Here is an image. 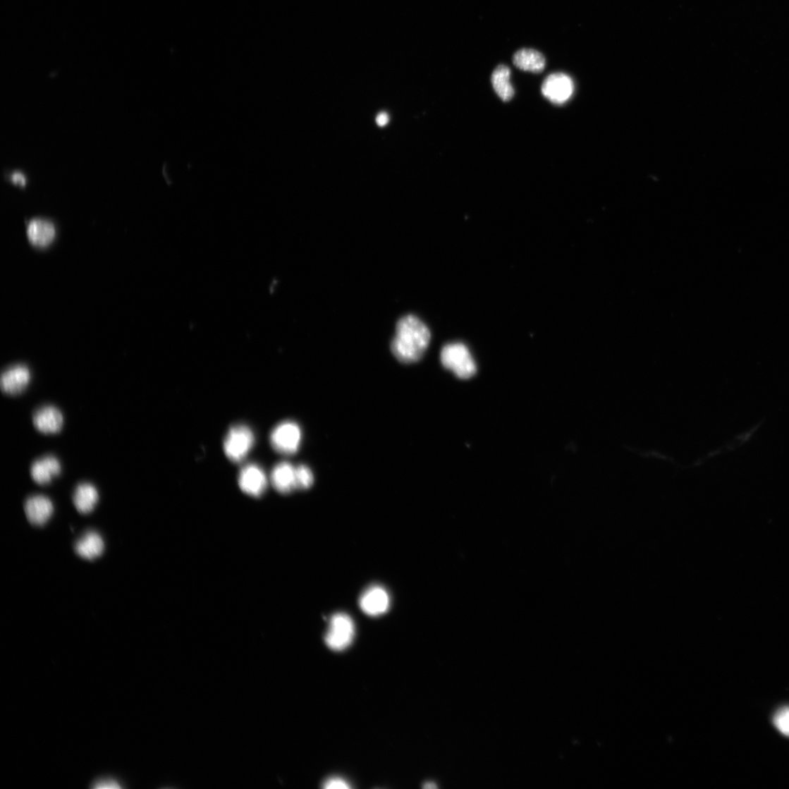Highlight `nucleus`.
<instances>
[{"mask_svg": "<svg viewBox=\"0 0 789 789\" xmlns=\"http://www.w3.org/2000/svg\"><path fill=\"white\" fill-rule=\"evenodd\" d=\"M431 338V331L426 324L414 315H408L397 323L391 350L400 362H415L427 352Z\"/></svg>", "mask_w": 789, "mask_h": 789, "instance_id": "nucleus-1", "label": "nucleus"}, {"mask_svg": "<svg viewBox=\"0 0 789 789\" xmlns=\"http://www.w3.org/2000/svg\"><path fill=\"white\" fill-rule=\"evenodd\" d=\"M443 367L462 379L472 378L477 372L475 361L468 348L462 343L445 345L440 354Z\"/></svg>", "mask_w": 789, "mask_h": 789, "instance_id": "nucleus-2", "label": "nucleus"}, {"mask_svg": "<svg viewBox=\"0 0 789 789\" xmlns=\"http://www.w3.org/2000/svg\"><path fill=\"white\" fill-rule=\"evenodd\" d=\"M254 442L252 431L245 424H237L231 428L225 439L226 455L233 463L241 462L250 452Z\"/></svg>", "mask_w": 789, "mask_h": 789, "instance_id": "nucleus-3", "label": "nucleus"}, {"mask_svg": "<svg viewBox=\"0 0 789 789\" xmlns=\"http://www.w3.org/2000/svg\"><path fill=\"white\" fill-rule=\"evenodd\" d=\"M355 624L353 619L345 613H337L330 619L328 632L325 640L327 645L334 651L347 649L355 637Z\"/></svg>", "mask_w": 789, "mask_h": 789, "instance_id": "nucleus-4", "label": "nucleus"}, {"mask_svg": "<svg viewBox=\"0 0 789 789\" xmlns=\"http://www.w3.org/2000/svg\"><path fill=\"white\" fill-rule=\"evenodd\" d=\"M302 439L301 430L294 422L280 423L271 434L274 449L283 455H291L298 452Z\"/></svg>", "mask_w": 789, "mask_h": 789, "instance_id": "nucleus-5", "label": "nucleus"}, {"mask_svg": "<svg viewBox=\"0 0 789 789\" xmlns=\"http://www.w3.org/2000/svg\"><path fill=\"white\" fill-rule=\"evenodd\" d=\"M575 90L570 76L563 73H555L546 78L541 91L543 96L555 105H563L572 97Z\"/></svg>", "mask_w": 789, "mask_h": 789, "instance_id": "nucleus-6", "label": "nucleus"}, {"mask_svg": "<svg viewBox=\"0 0 789 789\" xmlns=\"http://www.w3.org/2000/svg\"><path fill=\"white\" fill-rule=\"evenodd\" d=\"M359 604L364 613L379 616L390 608L391 599L388 592L380 585H372L362 593Z\"/></svg>", "mask_w": 789, "mask_h": 789, "instance_id": "nucleus-7", "label": "nucleus"}, {"mask_svg": "<svg viewBox=\"0 0 789 789\" xmlns=\"http://www.w3.org/2000/svg\"><path fill=\"white\" fill-rule=\"evenodd\" d=\"M238 484L242 491L254 497L261 496L268 487L265 472L255 464L247 465L240 470Z\"/></svg>", "mask_w": 789, "mask_h": 789, "instance_id": "nucleus-8", "label": "nucleus"}, {"mask_svg": "<svg viewBox=\"0 0 789 789\" xmlns=\"http://www.w3.org/2000/svg\"><path fill=\"white\" fill-rule=\"evenodd\" d=\"M30 369L23 364L11 367L5 370L0 378L2 391L10 396H16L24 392L31 380Z\"/></svg>", "mask_w": 789, "mask_h": 789, "instance_id": "nucleus-9", "label": "nucleus"}, {"mask_svg": "<svg viewBox=\"0 0 789 789\" xmlns=\"http://www.w3.org/2000/svg\"><path fill=\"white\" fill-rule=\"evenodd\" d=\"M32 421L38 432L51 434H56L63 429L64 417L62 412L55 407L45 406L34 413Z\"/></svg>", "mask_w": 789, "mask_h": 789, "instance_id": "nucleus-10", "label": "nucleus"}, {"mask_svg": "<svg viewBox=\"0 0 789 789\" xmlns=\"http://www.w3.org/2000/svg\"><path fill=\"white\" fill-rule=\"evenodd\" d=\"M25 510L28 520L35 525H44L54 513L52 501L47 496L35 495L25 502Z\"/></svg>", "mask_w": 789, "mask_h": 789, "instance_id": "nucleus-11", "label": "nucleus"}, {"mask_svg": "<svg viewBox=\"0 0 789 789\" xmlns=\"http://www.w3.org/2000/svg\"><path fill=\"white\" fill-rule=\"evenodd\" d=\"M62 470L59 460L54 456L47 455L35 460L30 469L32 479L38 484L50 483Z\"/></svg>", "mask_w": 789, "mask_h": 789, "instance_id": "nucleus-12", "label": "nucleus"}, {"mask_svg": "<svg viewBox=\"0 0 789 789\" xmlns=\"http://www.w3.org/2000/svg\"><path fill=\"white\" fill-rule=\"evenodd\" d=\"M271 482L278 492L283 494L291 493L296 489L295 467L288 462L278 463L272 471Z\"/></svg>", "mask_w": 789, "mask_h": 789, "instance_id": "nucleus-13", "label": "nucleus"}, {"mask_svg": "<svg viewBox=\"0 0 789 789\" xmlns=\"http://www.w3.org/2000/svg\"><path fill=\"white\" fill-rule=\"evenodd\" d=\"M513 62L518 69L534 73H542L546 65L544 55L532 49H522L516 51Z\"/></svg>", "mask_w": 789, "mask_h": 789, "instance_id": "nucleus-14", "label": "nucleus"}, {"mask_svg": "<svg viewBox=\"0 0 789 789\" xmlns=\"http://www.w3.org/2000/svg\"><path fill=\"white\" fill-rule=\"evenodd\" d=\"M27 233L32 245L45 247L54 238L56 231L51 222L43 219H35L30 221Z\"/></svg>", "mask_w": 789, "mask_h": 789, "instance_id": "nucleus-15", "label": "nucleus"}, {"mask_svg": "<svg viewBox=\"0 0 789 789\" xmlns=\"http://www.w3.org/2000/svg\"><path fill=\"white\" fill-rule=\"evenodd\" d=\"M105 549L104 541L94 532H89L75 544L76 553L84 559L92 561L103 554Z\"/></svg>", "mask_w": 789, "mask_h": 789, "instance_id": "nucleus-16", "label": "nucleus"}, {"mask_svg": "<svg viewBox=\"0 0 789 789\" xmlns=\"http://www.w3.org/2000/svg\"><path fill=\"white\" fill-rule=\"evenodd\" d=\"M99 500L97 489L90 483L78 485L73 495V503L76 510L82 514H89L95 508Z\"/></svg>", "mask_w": 789, "mask_h": 789, "instance_id": "nucleus-17", "label": "nucleus"}, {"mask_svg": "<svg viewBox=\"0 0 789 789\" xmlns=\"http://www.w3.org/2000/svg\"><path fill=\"white\" fill-rule=\"evenodd\" d=\"M511 70L506 65H499L494 71L491 75L493 87L503 102H508L515 94L514 88L510 82Z\"/></svg>", "mask_w": 789, "mask_h": 789, "instance_id": "nucleus-18", "label": "nucleus"}, {"mask_svg": "<svg viewBox=\"0 0 789 789\" xmlns=\"http://www.w3.org/2000/svg\"><path fill=\"white\" fill-rule=\"evenodd\" d=\"M314 481V475L306 465H299L295 467L296 489L307 490L312 487Z\"/></svg>", "mask_w": 789, "mask_h": 789, "instance_id": "nucleus-19", "label": "nucleus"}, {"mask_svg": "<svg viewBox=\"0 0 789 789\" xmlns=\"http://www.w3.org/2000/svg\"><path fill=\"white\" fill-rule=\"evenodd\" d=\"M773 723L783 735L789 737V707L778 711L773 717Z\"/></svg>", "mask_w": 789, "mask_h": 789, "instance_id": "nucleus-20", "label": "nucleus"}, {"mask_svg": "<svg viewBox=\"0 0 789 789\" xmlns=\"http://www.w3.org/2000/svg\"><path fill=\"white\" fill-rule=\"evenodd\" d=\"M324 788L326 789H348L350 788L349 783L341 778L334 777L328 779L324 783Z\"/></svg>", "mask_w": 789, "mask_h": 789, "instance_id": "nucleus-21", "label": "nucleus"}, {"mask_svg": "<svg viewBox=\"0 0 789 789\" xmlns=\"http://www.w3.org/2000/svg\"><path fill=\"white\" fill-rule=\"evenodd\" d=\"M94 788H98V789H113V788H119L120 785H119L118 781H116L114 779L103 778V779H99L97 781H95L94 784Z\"/></svg>", "mask_w": 789, "mask_h": 789, "instance_id": "nucleus-22", "label": "nucleus"}, {"mask_svg": "<svg viewBox=\"0 0 789 789\" xmlns=\"http://www.w3.org/2000/svg\"><path fill=\"white\" fill-rule=\"evenodd\" d=\"M11 180L13 183L20 186H24L26 184L25 176L23 173L19 172L13 173L11 176Z\"/></svg>", "mask_w": 789, "mask_h": 789, "instance_id": "nucleus-23", "label": "nucleus"}, {"mask_svg": "<svg viewBox=\"0 0 789 789\" xmlns=\"http://www.w3.org/2000/svg\"><path fill=\"white\" fill-rule=\"evenodd\" d=\"M376 121L379 126H386L389 123V115L386 113L382 112L377 116Z\"/></svg>", "mask_w": 789, "mask_h": 789, "instance_id": "nucleus-24", "label": "nucleus"}, {"mask_svg": "<svg viewBox=\"0 0 789 789\" xmlns=\"http://www.w3.org/2000/svg\"><path fill=\"white\" fill-rule=\"evenodd\" d=\"M436 787V786L433 783H427L426 785H424V788H434Z\"/></svg>", "mask_w": 789, "mask_h": 789, "instance_id": "nucleus-25", "label": "nucleus"}]
</instances>
